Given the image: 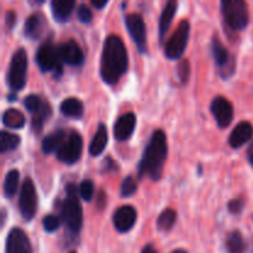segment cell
<instances>
[{"label":"cell","mask_w":253,"mask_h":253,"mask_svg":"<svg viewBox=\"0 0 253 253\" xmlns=\"http://www.w3.org/2000/svg\"><path fill=\"white\" fill-rule=\"evenodd\" d=\"M128 66L127 51L123 39L116 35L106 37L100 61V76L106 84L118 83Z\"/></svg>","instance_id":"cell-1"},{"label":"cell","mask_w":253,"mask_h":253,"mask_svg":"<svg viewBox=\"0 0 253 253\" xmlns=\"http://www.w3.org/2000/svg\"><path fill=\"white\" fill-rule=\"evenodd\" d=\"M168 146L166 133L162 130H157L151 136L150 142L146 146L142 158L138 163L140 177L148 175L153 180L161 179L165 162L167 160Z\"/></svg>","instance_id":"cell-2"},{"label":"cell","mask_w":253,"mask_h":253,"mask_svg":"<svg viewBox=\"0 0 253 253\" xmlns=\"http://www.w3.org/2000/svg\"><path fill=\"white\" fill-rule=\"evenodd\" d=\"M62 219L67 231L72 236H77L81 232L83 225V210L74 184H68L67 187V197L62 204Z\"/></svg>","instance_id":"cell-3"},{"label":"cell","mask_w":253,"mask_h":253,"mask_svg":"<svg viewBox=\"0 0 253 253\" xmlns=\"http://www.w3.org/2000/svg\"><path fill=\"white\" fill-rule=\"evenodd\" d=\"M221 12L232 30H244L249 25L250 12L245 0H221Z\"/></svg>","instance_id":"cell-4"},{"label":"cell","mask_w":253,"mask_h":253,"mask_svg":"<svg viewBox=\"0 0 253 253\" xmlns=\"http://www.w3.org/2000/svg\"><path fill=\"white\" fill-rule=\"evenodd\" d=\"M36 62L42 72H52L54 77H61L63 71V58L59 47L54 46L51 41L42 44L36 53Z\"/></svg>","instance_id":"cell-5"},{"label":"cell","mask_w":253,"mask_h":253,"mask_svg":"<svg viewBox=\"0 0 253 253\" xmlns=\"http://www.w3.org/2000/svg\"><path fill=\"white\" fill-rule=\"evenodd\" d=\"M27 74V53L24 48H19L12 56L10 62L9 73H7V82L10 88L14 91H19L24 89L26 83Z\"/></svg>","instance_id":"cell-6"},{"label":"cell","mask_w":253,"mask_h":253,"mask_svg":"<svg viewBox=\"0 0 253 253\" xmlns=\"http://www.w3.org/2000/svg\"><path fill=\"white\" fill-rule=\"evenodd\" d=\"M190 35V24L188 20H182L168 40L167 44H166L165 53L166 57L169 59H178L182 57L184 53L185 48H187V43L189 41Z\"/></svg>","instance_id":"cell-7"},{"label":"cell","mask_w":253,"mask_h":253,"mask_svg":"<svg viewBox=\"0 0 253 253\" xmlns=\"http://www.w3.org/2000/svg\"><path fill=\"white\" fill-rule=\"evenodd\" d=\"M20 214L25 221H31L37 211V193L31 178H25L20 189Z\"/></svg>","instance_id":"cell-8"},{"label":"cell","mask_w":253,"mask_h":253,"mask_svg":"<svg viewBox=\"0 0 253 253\" xmlns=\"http://www.w3.org/2000/svg\"><path fill=\"white\" fill-rule=\"evenodd\" d=\"M83 151V138L77 131H72L57 151V158L66 165H73L79 161Z\"/></svg>","instance_id":"cell-9"},{"label":"cell","mask_w":253,"mask_h":253,"mask_svg":"<svg viewBox=\"0 0 253 253\" xmlns=\"http://www.w3.org/2000/svg\"><path fill=\"white\" fill-rule=\"evenodd\" d=\"M126 27L130 34L131 39L137 46L141 53H145L147 47V34H146V25L142 16L138 14H130L125 19Z\"/></svg>","instance_id":"cell-10"},{"label":"cell","mask_w":253,"mask_h":253,"mask_svg":"<svg viewBox=\"0 0 253 253\" xmlns=\"http://www.w3.org/2000/svg\"><path fill=\"white\" fill-rule=\"evenodd\" d=\"M211 51L212 56H214L215 63L219 67L220 73L222 76H227L229 78L230 74L235 71V63L234 59L231 58V54L227 51L226 47L222 44V42L220 41V39L214 37L211 42Z\"/></svg>","instance_id":"cell-11"},{"label":"cell","mask_w":253,"mask_h":253,"mask_svg":"<svg viewBox=\"0 0 253 253\" xmlns=\"http://www.w3.org/2000/svg\"><path fill=\"white\" fill-rule=\"evenodd\" d=\"M5 253H32L30 239L19 227L10 230L5 244Z\"/></svg>","instance_id":"cell-12"},{"label":"cell","mask_w":253,"mask_h":253,"mask_svg":"<svg viewBox=\"0 0 253 253\" xmlns=\"http://www.w3.org/2000/svg\"><path fill=\"white\" fill-rule=\"evenodd\" d=\"M210 109H211V113L214 115L215 120H216L217 125L221 128L227 127L232 123V119H234V108H232V104L226 98H224V96H216L212 100Z\"/></svg>","instance_id":"cell-13"},{"label":"cell","mask_w":253,"mask_h":253,"mask_svg":"<svg viewBox=\"0 0 253 253\" xmlns=\"http://www.w3.org/2000/svg\"><path fill=\"white\" fill-rule=\"evenodd\" d=\"M137 220V211L131 205H123L115 211L113 216L114 226L121 234L128 232Z\"/></svg>","instance_id":"cell-14"},{"label":"cell","mask_w":253,"mask_h":253,"mask_svg":"<svg viewBox=\"0 0 253 253\" xmlns=\"http://www.w3.org/2000/svg\"><path fill=\"white\" fill-rule=\"evenodd\" d=\"M136 126V116L133 113H126L116 120L114 135L118 141H125L131 137Z\"/></svg>","instance_id":"cell-15"},{"label":"cell","mask_w":253,"mask_h":253,"mask_svg":"<svg viewBox=\"0 0 253 253\" xmlns=\"http://www.w3.org/2000/svg\"><path fill=\"white\" fill-rule=\"evenodd\" d=\"M59 49H61V56L63 58V62H66V63L74 67L81 66L83 63V51L74 40H69V41L62 43L59 46Z\"/></svg>","instance_id":"cell-16"},{"label":"cell","mask_w":253,"mask_h":253,"mask_svg":"<svg viewBox=\"0 0 253 253\" xmlns=\"http://www.w3.org/2000/svg\"><path fill=\"white\" fill-rule=\"evenodd\" d=\"M253 136V126L249 121H242L240 123L229 137V143L232 148H240L251 140Z\"/></svg>","instance_id":"cell-17"},{"label":"cell","mask_w":253,"mask_h":253,"mask_svg":"<svg viewBox=\"0 0 253 253\" xmlns=\"http://www.w3.org/2000/svg\"><path fill=\"white\" fill-rule=\"evenodd\" d=\"M177 6L178 0H167V2H166V6L160 17V26H158L161 42H163L170 25H172L173 17H174L175 11H177Z\"/></svg>","instance_id":"cell-18"},{"label":"cell","mask_w":253,"mask_h":253,"mask_svg":"<svg viewBox=\"0 0 253 253\" xmlns=\"http://www.w3.org/2000/svg\"><path fill=\"white\" fill-rule=\"evenodd\" d=\"M76 5V0H52L51 7L54 19L59 22H64L69 19Z\"/></svg>","instance_id":"cell-19"},{"label":"cell","mask_w":253,"mask_h":253,"mask_svg":"<svg viewBox=\"0 0 253 253\" xmlns=\"http://www.w3.org/2000/svg\"><path fill=\"white\" fill-rule=\"evenodd\" d=\"M106 145H108V130H106L104 124H100L98 126V130H96L93 140H91L90 146H89V152L93 157H96V156L103 153Z\"/></svg>","instance_id":"cell-20"},{"label":"cell","mask_w":253,"mask_h":253,"mask_svg":"<svg viewBox=\"0 0 253 253\" xmlns=\"http://www.w3.org/2000/svg\"><path fill=\"white\" fill-rule=\"evenodd\" d=\"M59 109H61V113L63 114L64 116L74 119L82 118L84 111L83 103L77 98H68L66 99V100H63L61 106H59Z\"/></svg>","instance_id":"cell-21"},{"label":"cell","mask_w":253,"mask_h":253,"mask_svg":"<svg viewBox=\"0 0 253 253\" xmlns=\"http://www.w3.org/2000/svg\"><path fill=\"white\" fill-rule=\"evenodd\" d=\"M66 133L63 130L54 131L51 135L46 136V137L42 140V151L43 153L48 155V153L54 152V151H58V148L61 147V145L63 143V141L66 140Z\"/></svg>","instance_id":"cell-22"},{"label":"cell","mask_w":253,"mask_h":253,"mask_svg":"<svg viewBox=\"0 0 253 253\" xmlns=\"http://www.w3.org/2000/svg\"><path fill=\"white\" fill-rule=\"evenodd\" d=\"M25 123V116L22 115V113L17 109H9L4 113L2 115V124L4 126L10 128H22L24 127Z\"/></svg>","instance_id":"cell-23"},{"label":"cell","mask_w":253,"mask_h":253,"mask_svg":"<svg viewBox=\"0 0 253 253\" xmlns=\"http://www.w3.org/2000/svg\"><path fill=\"white\" fill-rule=\"evenodd\" d=\"M246 242L240 231L230 232L226 239V249L229 253H245L246 252Z\"/></svg>","instance_id":"cell-24"},{"label":"cell","mask_w":253,"mask_h":253,"mask_svg":"<svg viewBox=\"0 0 253 253\" xmlns=\"http://www.w3.org/2000/svg\"><path fill=\"white\" fill-rule=\"evenodd\" d=\"M42 31V16L39 14H34L27 17L25 22V35L31 39H36L41 35Z\"/></svg>","instance_id":"cell-25"},{"label":"cell","mask_w":253,"mask_h":253,"mask_svg":"<svg viewBox=\"0 0 253 253\" xmlns=\"http://www.w3.org/2000/svg\"><path fill=\"white\" fill-rule=\"evenodd\" d=\"M19 172L16 169H11L7 172L4 182V194L6 198L14 197L19 187Z\"/></svg>","instance_id":"cell-26"},{"label":"cell","mask_w":253,"mask_h":253,"mask_svg":"<svg viewBox=\"0 0 253 253\" xmlns=\"http://www.w3.org/2000/svg\"><path fill=\"white\" fill-rule=\"evenodd\" d=\"M177 220V212L173 209H166L162 214L160 215L157 220V227L161 231H169L175 224Z\"/></svg>","instance_id":"cell-27"},{"label":"cell","mask_w":253,"mask_h":253,"mask_svg":"<svg viewBox=\"0 0 253 253\" xmlns=\"http://www.w3.org/2000/svg\"><path fill=\"white\" fill-rule=\"evenodd\" d=\"M49 115H51V105H48V103L44 101L41 110L39 113L34 114V118H32V130H34V132H41L44 120L48 119Z\"/></svg>","instance_id":"cell-28"},{"label":"cell","mask_w":253,"mask_h":253,"mask_svg":"<svg viewBox=\"0 0 253 253\" xmlns=\"http://www.w3.org/2000/svg\"><path fill=\"white\" fill-rule=\"evenodd\" d=\"M20 143V137L15 133L6 132V131H2L1 136H0V151L1 153L9 152V151L15 150V148L19 146Z\"/></svg>","instance_id":"cell-29"},{"label":"cell","mask_w":253,"mask_h":253,"mask_svg":"<svg viewBox=\"0 0 253 253\" xmlns=\"http://www.w3.org/2000/svg\"><path fill=\"white\" fill-rule=\"evenodd\" d=\"M137 190V182L133 177H126L124 182L121 183L120 194L123 198H127L133 195Z\"/></svg>","instance_id":"cell-30"},{"label":"cell","mask_w":253,"mask_h":253,"mask_svg":"<svg viewBox=\"0 0 253 253\" xmlns=\"http://www.w3.org/2000/svg\"><path fill=\"white\" fill-rule=\"evenodd\" d=\"M44 101H42V99L40 98L36 94H31V95H27L24 100V105L30 113L36 114L41 110L42 105H43Z\"/></svg>","instance_id":"cell-31"},{"label":"cell","mask_w":253,"mask_h":253,"mask_svg":"<svg viewBox=\"0 0 253 253\" xmlns=\"http://www.w3.org/2000/svg\"><path fill=\"white\" fill-rule=\"evenodd\" d=\"M78 193L81 194L82 199H84L85 202H89V200L93 198V194H94V184L91 180L89 179H85L83 180V182L79 184V189H78Z\"/></svg>","instance_id":"cell-32"},{"label":"cell","mask_w":253,"mask_h":253,"mask_svg":"<svg viewBox=\"0 0 253 253\" xmlns=\"http://www.w3.org/2000/svg\"><path fill=\"white\" fill-rule=\"evenodd\" d=\"M59 225H61V220L56 215H46L42 220V226L46 232H54L58 230Z\"/></svg>","instance_id":"cell-33"},{"label":"cell","mask_w":253,"mask_h":253,"mask_svg":"<svg viewBox=\"0 0 253 253\" xmlns=\"http://www.w3.org/2000/svg\"><path fill=\"white\" fill-rule=\"evenodd\" d=\"M178 76H179V79L182 81V83H187L189 81L190 64L187 59H183L179 63V66H178Z\"/></svg>","instance_id":"cell-34"},{"label":"cell","mask_w":253,"mask_h":253,"mask_svg":"<svg viewBox=\"0 0 253 253\" xmlns=\"http://www.w3.org/2000/svg\"><path fill=\"white\" fill-rule=\"evenodd\" d=\"M78 19L83 24H89L93 20V14L86 5L82 4L78 9Z\"/></svg>","instance_id":"cell-35"},{"label":"cell","mask_w":253,"mask_h":253,"mask_svg":"<svg viewBox=\"0 0 253 253\" xmlns=\"http://www.w3.org/2000/svg\"><path fill=\"white\" fill-rule=\"evenodd\" d=\"M229 210L232 214H240L244 209V202L241 199H234L229 203Z\"/></svg>","instance_id":"cell-36"},{"label":"cell","mask_w":253,"mask_h":253,"mask_svg":"<svg viewBox=\"0 0 253 253\" xmlns=\"http://www.w3.org/2000/svg\"><path fill=\"white\" fill-rule=\"evenodd\" d=\"M5 22H6L7 29H12L14 27L15 22H16V14L12 10L6 11V14H5Z\"/></svg>","instance_id":"cell-37"},{"label":"cell","mask_w":253,"mask_h":253,"mask_svg":"<svg viewBox=\"0 0 253 253\" xmlns=\"http://www.w3.org/2000/svg\"><path fill=\"white\" fill-rule=\"evenodd\" d=\"M108 1L109 0H90L93 6L96 7V9H103V7L108 4Z\"/></svg>","instance_id":"cell-38"},{"label":"cell","mask_w":253,"mask_h":253,"mask_svg":"<svg viewBox=\"0 0 253 253\" xmlns=\"http://www.w3.org/2000/svg\"><path fill=\"white\" fill-rule=\"evenodd\" d=\"M141 253H158V252L152 245H146V246L142 249V251H141Z\"/></svg>","instance_id":"cell-39"},{"label":"cell","mask_w":253,"mask_h":253,"mask_svg":"<svg viewBox=\"0 0 253 253\" xmlns=\"http://www.w3.org/2000/svg\"><path fill=\"white\" fill-rule=\"evenodd\" d=\"M247 158H249V162L250 165L253 167V142L250 145L249 150H247Z\"/></svg>","instance_id":"cell-40"},{"label":"cell","mask_w":253,"mask_h":253,"mask_svg":"<svg viewBox=\"0 0 253 253\" xmlns=\"http://www.w3.org/2000/svg\"><path fill=\"white\" fill-rule=\"evenodd\" d=\"M44 2V0H29V4L32 6H41Z\"/></svg>","instance_id":"cell-41"},{"label":"cell","mask_w":253,"mask_h":253,"mask_svg":"<svg viewBox=\"0 0 253 253\" xmlns=\"http://www.w3.org/2000/svg\"><path fill=\"white\" fill-rule=\"evenodd\" d=\"M172 253H188L185 250H175V251H173Z\"/></svg>","instance_id":"cell-42"},{"label":"cell","mask_w":253,"mask_h":253,"mask_svg":"<svg viewBox=\"0 0 253 253\" xmlns=\"http://www.w3.org/2000/svg\"><path fill=\"white\" fill-rule=\"evenodd\" d=\"M69 253H77L76 251H72V252H69Z\"/></svg>","instance_id":"cell-43"}]
</instances>
